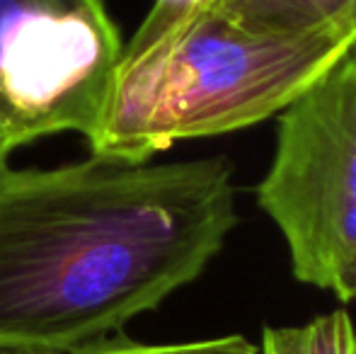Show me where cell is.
Here are the masks:
<instances>
[{
	"label": "cell",
	"mask_w": 356,
	"mask_h": 354,
	"mask_svg": "<svg viewBox=\"0 0 356 354\" xmlns=\"http://www.w3.org/2000/svg\"><path fill=\"white\" fill-rule=\"evenodd\" d=\"M235 226L228 158L3 168L0 354L114 335L192 284Z\"/></svg>",
	"instance_id": "6da1fadb"
},
{
	"label": "cell",
	"mask_w": 356,
	"mask_h": 354,
	"mask_svg": "<svg viewBox=\"0 0 356 354\" xmlns=\"http://www.w3.org/2000/svg\"><path fill=\"white\" fill-rule=\"evenodd\" d=\"M354 49L352 27L262 34L207 0H155L122 47L92 156L145 163L175 143L279 117Z\"/></svg>",
	"instance_id": "7a4b0ae2"
},
{
	"label": "cell",
	"mask_w": 356,
	"mask_h": 354,
	"mask_svg": "<svg viewBox=\"0 0 356 354\" xmlns=\"http://www.w3.org/2000/svg\"><path fill=\"white\" fill-rule=\"evenodd\" d=\"M257 204L282 233L298 282L356 301V54L277 117Z\"/></svg>",
	"instance_id": "3957f363"
},
{
	"label": "cell",
	"mask_w": 356,
	"mask_h": 354,
	"mask_svg": "<svg viewBox=\"0 0 356 354\" xmlns=\"http://www.w3.org/2000/svg\"><path fill=\"white\" fill-rule=\"evenodd\" d=\"M122 47L102 0H0V127L13 148L92 136Z\"/></svg>",
	"instance_id": "277c9868"
},
{
	"label": "cell",
	"mask_w": 356,
	"mask_h": 354,
	"mask_svg": "<svg viewBox=\"0 0 356 354\" xmlns=\"http://www.w3.org/2000/svg\"><path fill=\"white\" fill-rule=\"evenodd\" d=\"M235 24L262 34H310L349 24L352 0H207Z\"/></svg>",
	"instance_id": "5b68a950"
},
{
	"label": "cell",
	"mask_w": 356,
	"mask_h": 354,
	"mask_svg": "<svg viewBox=\"0 0 356 354\" xmlns=\"http://www.w3.org/2000/svg\"><path fill=\"white\" fill-rule=\"evenodd\" d=\"M259 354H356V328L347 311L318 316L303 325L264 328Z\"/></svg>",
	"instance_id": "8992f818"
},
{
	"label": "cell",
	"mask_w": 356,
	"mask_h": 354,
	"mask_svg": "<svg viewBox=\"0 0 356 354\" xmlns=\"http://www.w3.org/2000/svg\"><path fill=\"white\" fill-rule=\"evenodd\" d=\"M37 354H259L257 345L245 340L243 335H223L207 337V340L192 342H170V345H145V342L129 340V337H102V340L88 342V345L71 347V350L56 352H37Z\"/></svg>",
	"instance_id": "52a82bcc"
},
{
	"label": "cell",
	"mask_w": 356,
	"mask_h": 354,
	"mask_svg": "<svg viewBox=\"0 0 356 354\" xmlns=\"http://www.w3.org/2000/svg\"><path fill=\"white\" fill-rule=\"evenodd\" d=\"M10 153H13V143L8 141L3 127H0V170H3V168H8V156H10Z\"/></svg>",
	"instance_id": "ba28073f"
},
{
	"label": "cell",
	"mask_w": 356,
	"mask_h": 354,
	"mask_svg": "<svg viewBox=\"0 0 356 354\" xmlns=\"http://www.w3.org/2000/svg\"><path fill=\"white\" fill-rule=\"evenodd\" d=\"M349 24H352V32H354V49H352V54H356V0H352V5H349Z\"/></svg>",
	"instance_id": "9c48e42d"
}]
</instances>
